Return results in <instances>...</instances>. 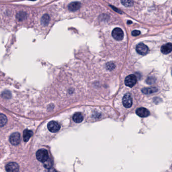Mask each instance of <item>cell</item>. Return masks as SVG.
I'll list each match as a JSON object with an SVG mask.
<instances>
[{
    "mask_svg": "<svg viewBox=\"0 0 172 172\" xmlns=\"http://www.w3.org/2000/svg\"><path fill=\"white\" fill-rule=\"evenodd\" d=\"M36 157L37 159L42 163H45L48 159V152L45 149H41L36 152Z\"/></svg>",
    "mask_w": 172,
    "mask_h": 172,
    "instance_id": "6da1fadb",
    "label": "cell"
},
{
    "mask_svg": "<svg viewBox=\"0 0 172 172\" xmlns=\"http://www.w3.org/2000/svg\"><path fill=\"white\" fill-rule=\"evenodd\" d=\"M112 35L116 41H121L124 37V33L120 28H115L112 32Z\"/></svg>",
    "mask_w": 172,
    "mask_h": 172,
    "instance_id": "7a4b0ae2",
    "label": "cell"
},
{
    "mask_svg": "<svg viewBox=\"0 0 172 172\" xmlns=\"http://www.w3.org/2000/svg\"><path fill=\"white\" fill-rule=\"evenodd\" d=\"M137 82V78L133 74H131L125 78V84L130 87H132Z\"/></svg>",
    "mask_w": 172,
    "mask_h": 172,
    "instance_id": "3957f363",
    "label": "cell"
},
{
    "mask_svg": "<svg viewBox=\"0 0 172 172\" xmlns=\"http://www.w3.org/2000/svg\"><path fill=\"white\" fill-rule=\"evenodd\" d=\"M122 103L126 108L131 107L132 105V98L131 94L129 93L125 94L122 98Z\"/></svg>",
    "mask_w": 172,
    "mask_h": 172,
    "instance_id": "277c9868",
    "label": "cell"
},
{
    "mask_svg": "<svg viewBox=\"0 0 172 172\" xmlns=\"http://www.w3.org/2000/svg\"><path fill=\"white\" fill-rule=\"evenodd\" d=\"M10 142L13 145H18L20 143V134L18 132L13 133L10 137Z\"/></svg>",
    "mask_w": 172,
    "mask_h": 172,
    "instance_id": "5b68a950",
    "label": "cell"
},
{
    "mask_svg": "<svg viewBox=\"0 0 172 172\" xmlns=\"http://www.w3.org/2000/svg\"><path fill=\"white\" fill-rule=\"evenodd\" d=\"M47 128H48V129L50 132H56L59 131L60 128H61V126L57 122L54 121H52L48 123V125H47Z\"/></svg>",
    "mask_w": 172,
    "mask_h": 172,
    "instance_id": "8992f818",
    "label": "cell"
},
{
    "mask_svg": "<svg viewBox=\"0 0 172 172\" xmlns=\"http://www.w3.org/2000/svg\"><path fill=\"white\" fill-rule=\"evenodd\" d=\"M136 52L141 55H146L148 52V47L143 44H138L136 48Z\"/></svg>",
    "mask_w": 172,
    "mask_h": 172,
    "instance_id": "52a82bcc",
    "label": "cell"
},
{
    "mask_svg": "<svg viewBox=\"0 0 172 172\" xmlns=\"http://www.w3.org/2000/svg\"><path fill=\"white\" fill-rule=\"evenodd\" d=\"M6 170L7 172H19V166L17 163H10L6 165Z\"/></svg>",
    "mask_w": 172,
    "mask_h": 172,
    "instance_id": "ba28073f",
    "label": "cell"
},
{
    "mask_svg": "<svg viewBox=\"0 0 172 172\" xmlns=\"http://www.w3.org/2000/svg\"><path fill=\"white\" fill-rule=\"evenodd\" d=\"M136 113L139 117L142 118L146 117L150 115V111L144 107H140L136 110Z\"/></svg>",
    "mask_w": 172,
    "mask_h": 172,
    "instance_id": "9c48e42d",
    "label": "cell"
},
{
    "mask_svg": "<svg viewBox=\"0 0 172 172\" xmlns=\"http://www.w3.org/2000/svg\"><path fill=\"white\" fill-rule=\"evenodd\" d=\"M161 52L163 54L166 55L171 53L172 51V43H168L164 44L161 48Z\"/></svg>",
    "mask_w": 172,
    "mask_h": 172,
    "instance_id": "30bf717a",
    "label": "cell"
},
{
    "mask_svg": "<svg viewBox=\"0 0 172 172\" xmlns=\"http://www.w3.org/2000/svg\"><path fill=\"white\" fill-rule=\"evenodd\" d=\"M81 7V4L79 2H72L69 4V9L71 11H77Z\"/></svg>",
    "mask_w": 172,
    "mask_h": 172,
    "instance_id": "8fae6325",
    "label": "cell"
},
{
    "mask_svg": "<svg viewBox=\"0 0 172 172\" xmlns=\"http://www.w3.org/2000/svg\"><path fill=\"white\" fill-rule=\"evenodd\" d=\"M72 119L77 123H80L83 121L84 117L81 113H76L75 114Z\"/></svg>",
    "mask_w": 172,
    "mask_h": 172,
    "instance_id": "7c38bea8",
    "label": "cell"
},
{
    "mask_svg": "<svg viewBox=\"0 0 172 172\" xmlns=\"http://www.w3.org/2000/svg\"><path fill=\"white\" fill-rule=\"evenodd\" d=\"M141 91L146 94H150L156 93L157 91V89L155 87H146L141 90Z\"/></svg>",
    "mask_w": 172,
    "mask_h": 172,
    "instance_id": "4fadbf2b",
    "label": "cell"
},
{
    "mask_svg": "<svg viewBox=\"0 0 172 172\" xmlns=\"http://www.w3.org/2000/svg\"><path fill=\"white\" fill-rule=\"evenodd\" d=\"M33 135V132L29 130L26 129L23 132V139L24 141L27 142L28 141L30 137Z\"/></svg>",
    "mask_w": 172,
    "mask_h": 172,
    "instance_id": "5bb4252c",
    "label": "cell"
},
{
    "mask_svg": "<svg viewBox=\"0 0 172 172\" xmlns=\"http://www.w3.org/2000/svg\"><path fill=\"white\" fill-rule=\"evenodd\" d=\"M49 20H50V17L49 16V15L48 14H45L41 18V23L44 26H46L48 25Z\"/></svg>",
    "mask_w": 172,
    "mask_h": 172,
    "instance_id": "9a60e30c",
    "label": "cell"
},
{
    "mask_svg": "<svg viewBox=\"0 0 172 172\" xmlns=\"http://www.w3.org/2000/svg\"><path fill=\"white\" fill-rule=\"evenodd\" d=\"M7 122V118L5 115L0 114V127L4 126Z\"/></svg>",
    "mask_w": 172,
    "mask_h": 172,
    "instance_id": "2e32d148",
    "label": "cell"
},
{
    "mask_svg": "<svg viewBox=\"0 0 172 172\" xmlns=\"http://www.w3.org/2000/svg\"><path fill=\"white\" fill-rule=\"evenodd\" d=\"M106 68H107L108 70L112 71L115 68V65L112 62H109L106 64Z\"/></svg>",
    "mask_w": 172,
    "mask_h": 172,
    "instance_id": "e0dca14e",
    "label": "cell"
},
{
    "mask_svg": "<svg viewBox=\"0 0 172 172\" xmlns=\"http://www.w3.org/2000/svg\"><path fill=\"white\" fill-rule=\"evenodd\" d=\"M121 2L125 7H131L133 5V2L132 1H121Z\"/></svg>",
    "mask_w": 172,
    "mask_h": 172,
    "instance_id": "ac0fdd59",
    "label": "cell"
},
{
    "mask_svg": "<svg viewBox=\"0 0 172 172\" xmlns=\"http://www.w3.org/2000/svg\"><path fill=\"white\" fill-rule=\"evenodd\" d=\"M52 163L51 162V160L48 159L47 161H46L45 162L44 166H45V167L46 168H50V167L52 166Z\"/></svg>",
    "mask_w": 172,
    "mask_h": 172,
    "instance_id": "d6986e66",
    "label": "cell"
},
{
    "mask_svg": "<svg viewBox=\"0 0 172 172\" xmlns=\"http://www.w3.org/2000/svg\"><path fill=\"white\" fill-rule=\"evenodd\" d=\"M155 81V79H154V78L149 77L146 80V82L148 84H152L154 83Z\"/></svg>",
    "mask_w": 172,
    "mask_h": 172,
    "instance_id": "ffe728a7",
    "label": "cell"
},
{
    "mask_svg": "<svg viewBox=\"0 0 172 172\" xmlns=\"http://www.w3.org/2000/svg\"><path fill=\"white\" fill-rule=\"evenodd\" d=\"M141 34V32L137 30H133V32H132V35L134 37L136 36H138Z\"/></svg>",
    "mask_w": 172,
    "mask_h": 172,
    "instance_id": "44dd1931",
    "label": "cell"
},
{
    "mask_svg": "<svg viewBox=\"0 0 172 172\" xmlns=\"http://www.w3.org/2000/svg\"><path fill=\"white\" fill-rule=\"evenodd\" d=\"M24 14H25V13H22V12L19 13L18 15H17V17L18 18L19 20L23 19H24V17H25V15H24Z\"/></svg>",
    "mask_w": 172,
    "mask_h": 172,
    "instance_id": "7402d4cb",
    "label": "cell"
},
{
    "mask_svg": "<svg viewBox=\"0 0 172 172\" xmlns=\"http://www.w3.org/2000/svg\"><path fill=\"white\" fill-rule=\"evenodd\" d=\"M56 172V171L54 170H52L51 171H50V172Z\"/></svg>",
    "mask_w": 172,
    "mask_h": 172,
    "instance_id": "603a6c76",
    "label": "cell"
},
{
    "mask_svg": "<svg viewBox=\"0 0 172 172\" xmlns=\"http://www.w3.org/2000/svg\"><path fill=\"white\" fill-rule=\"evenodd\" d=\"M132 23V22H131V21H130V22H128V23Z\"/></svg>",
    "mask_w": 172,
    "mask_h": 172,
    "instance_id": "cb8c5ba5",
    "label": "cell"
},
{
    "mask_svg": "<svg viewBox=\"0 0 172 172\" xmlns=\"http://www.w3.org/2000/svg\"></svg>",
    "mask_w": 172,
    "mask_h": 172,
    "instance_id": "d4e9b609",
    "label": "cell"
},
{
    "mask_svg": "<svg viewBox=\"0 0 172 172\" xmlns=\"http://www.w3.org/2000/svg\"></svg>",
    "mask_w": 172,
    "mask_h": 172,
    "instance_id": "484cf974",
    "label": "cell"
}]
</instances>
